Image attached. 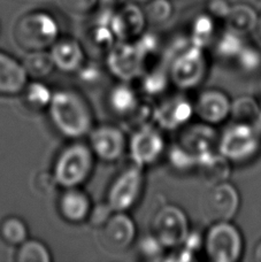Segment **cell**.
Wrapping results in <instances>:
<instances>
[{
  "mask_svg": "<svg viewBox=\"0 0 261 262\" xmlns=\"http://www.w3.org/2000/svg\"><path fill=\"white\" fill-rule=\"evenodd\" d=\"M49 114L54 128L67 138H82L92 130L91 107L85 98L76 90L62 89L53 92Z\"/></svg>",
  "mask_w": 261,
  "mask_h": 262,
  "instance_id": "obj_1",
  "label": "cell"
},
{
  "mask_svg": "<svg viewBox=\"0 0 261 262\" xmlns=\"http://www.w3.org/2000/svg\"><path fill=\"white\" fill-rule=\"evenodd\" d=\"M95 154L90 145L76 142L63 148L55 160L53 177L63 189L78 188L90 177Z\"/></svg>",
  "mask_w": 261,
  "mask_h": 262,
  "instance_id": "obj_2",
  "label": "cell"
},
{
  "mask_svg": "<svg viewBox=\"0 0 261 262\" xmlns=\"http://www.w3.org/2000/svg\"><path fill=\"white\" fill-rule=\"evenodd\" d=\"M15 38L18 45L29 52L46 50L59 38V25L49 12H29L16 23Z\"/></svg>",
  "mask_w": 261,
  "mask_h": 262,
  "instance_id": "obj_3",
  "label": "cell"
},
{
  "mask_svg": "<svg viewBox=\"0 0 261 262\" xmlns=\"http://www.w3.org/2000/svg\"><path fill=\"white\" fill-rule=\"evenodd\" d=\"M207 70L204 49L190 41L188 45L171 54L168 67L170 81L177 88L189 90L204 81Z\"/></svg>",
  "mask_w": 261,
  "mask_h": 262,
  "instance_id": "obj_4",
  "label": "cell"
},
{
  "mask_svg": "<svg viewBox=\"0 0 261 262\" xmlns=\"http://www.w3.org/2000/svg\"><path fill=\"white\" fill-rule=\"evenodd\" d=\"M204 247L209 260L236 262L243 252V238L230 221L215 222L204 238Z\"/></svg>",
  "mask_w": 261,
  "mask_h": 262,
  "instance_id": "obj_5",
  "label": "cell"
},
{
  "mask_svg": "<svg viewBox=\"0 0 261 262\" xmlns=\"http://www.w3.org/2000/svg\"><path fill=\"white\" fill-rule=\"evenodd\" d=\"M217 147L219 152L229 161H248L260 148L259 131L252 124L236 122L223 133Z\"/></svg>",
  "mask_w": 261,
  "mask_h": 262,
  "instance_id": "obj_6",
  "label": "cell"
},
{
  "mask_svg": "<svg viewBox=\"0 0 261 262\" xmlns=\"http://www.w3.org/2000/svg\"><path fill=\"white\" fill-rule=\"evenodd\" d=\"M144 185L143 167L133 162L114 180L107 194V206L112 212H128L142 194Z\"/></svg>",
  "mask_w": 261,
  "mask_h": 262,
  "instance_id": "obj_7",
  "label": "cell"
},
{
  "mask_svg": "<svg viewBox=\"0 0 261 262\" xmlns=\"http://www.w3.org/2000/svg\"><path fill=\"white\" fill-rule=\"evenodd\" d=\"M106 64L113 76L129 82L145 74L146 58L135 41L119 40L108 50Z\"/></svg>",
  "mask_w": 261,
  "mask_h": 262,
  "instance_id": "obj_8",
  "label": "cell"
},
{
  "mask_svg": "<svg viewBox=\"0 0 261 262\" xmlns=\"http://www.w3.org/2000/svg\"><path fill=\"white\" fill-rule=\"evenodd\" d=\"M152 231L166 249L181 246L190 232L184 210L175 205L162 206L153 217Z\"/></svg>",
  "mask_w": 261,
  "mask_h": 262,
  "instance_id": "obj_9",
  "label": "cell"
},
{
  "mask_svg": "<svg viewBox=\"0 0 261 262\" xmlns=\"http://www.w3.org/2000/svg\"><path fill=\"white\" fill-rule=\"evenodd\" d=\"M164 136L152 124H143L132 135L128 143L130 158L134 163L146 167L156 163L165 152Z\"/></svg>",
  "mask_w": 261,
  "mask_h": 262,
  "instance_id": "obj_10",
  "label": "cell"
},
{
  "mask_svg": "<svg viewBox=\"0 0 261 262\" xmlns=\"http://www.w3.org/2000/svg\"><path fill=\"white\" fill-rule=\"evenodd\" d=\"M240 194L234 185L227 182L211 186L203 201V213L208 221H231L240 208Z\"/></svg>",
  "mask_w": 261,
  "mask_h": 262,
  "instance_id": "obj_11",
  "label": "cell"
},
{
  "mask_svg": "<svg viewBox=\"0 0 261 262\" xmlns=\"http://www.w3.org/2000/svg\"><path fill=\"white\" fill-rule=\"evenodd\" d=\"M89 136L93 154L105 162L118 161L128 147L123 131L114 125H100L92 129Z\"/></svg>",
  "mask_w": 261,
  "mask_h": 262,
  "instance_id": "obj_12",
  "label": "cell"
},
{
  "mask_svg": "<svg viewBox=\"0 0 261 262\" xmlns=\"http://www.w3.org/2000/svg\"><path fill=\"white\" fill-rule=\"evenodd\" d=\"M146 22L144 9L136 3L127 2L115 9L110 27L118 40H134L143 34Z\"/></svg>",
  "mask_w": 261,
  "mask_h": 262,
  "instance_id": "obj_13",
  "label": "cell"
},
{
  "mask_svg": "<svg viewBox=\"0 0 261 262\" xmlns=\"http://www.w3.org/2000/svg\"><path fill=\"white\" fill-rule=\"evenodd\" d=\"M194 113V106L183 96L167 98L153 108V120L165 130H176L189 122Z\"/></svg>",
  "mask_w": 261,
  "mask_h": 262,
  "instance_id": "obj_14",
  "label": "cell"
},
{
  "mask_svg": "<svg viewBox=\"0 0 261 262\" xmlns=\"http://www.w3.org/2000/svg\"><path fill=\"white\" fill-rule=\"evenodd\" d=\"M136 235V224L127 212H112L102 229V239L114 251L127 250L134 243Z\"/></svg>",
  "mask_w": 261,
  "mask_h": 262,
  "instance_id": "obj_15",
  "label": "cell"
},
{
  "mask_svg": "<svg viewBox=\"0 0 261 262\" xmlns=\"http://www.w3.org/2000/svg\"><path fill=\"white\" fill-rule=\"evenodd\" d=\"M179 144L186 151L197 159L206 156L208 153L216 152L219 140L216 131L212 128V124H195L186 128L182 133Z\"/></svg>",
  "mask_w": 261,
  "mask_h": 262,
  "instance_id": "obj_16",
  "label": "cell"
},
{
  "mask_svg": "<svg viewBox=\"0 0 261 262\" xmlns=\"http://www.w3.org/2000/svg\"><path fill=\"white\" fill-rule=\"evenodd\" d=\"M231 112V102L226 93L219 90L202 92L194 104V113L205 123L217 124L225 121Z\"/></svg>",
  "mask_w": 261,
  "mask_h": 262,
  "instance_id": "obj_17",
  "label": "cell"
},
{
  "mask_svg": "<svg viewBox=\"0 0 261 262\" xmlns=\"http://www.w3.org/2000/svg\"><path fill=\"white\" fill-rule=\"evenodd\" d=\"M51 55L55 64V68L64 73L78 72L84 64L85 54L80 41L64 37L58 38L57 41L51 46Z\"/></svg>",
  "mask_w": 261,
  "mask_h": 262,
  "instance_id": "obj_18",
  "label": "cell"
},
{
  "mask_svg": "<svg viewBox=\"0 0 261 262\" xmlns=\"http://www.w3.org/2000/svg\"><path fill=\"white\" fill-rule=\"evenodd\" d=\"M59 210L64 220L80 223L90 216L92 204L89 195L78 188L64 189L59 199Z\"/></svg>",
  "mask_w": 261,
  "mask_h": 262,
  "instance_id": "obj_19",
  "label": "cell"
},
{
  "mask_svg": "<svg viewBox=\"0 0 261 262\" xmlns=\"http://www.w3.org/2000/svg\"><path fill=\"white\" fill-rule=\"evenodd\" d=\"M28 75L22 63L0 52V95H17L25 90Z\"/></svg>",
  "mask_w": 261,
  "mask_h": 262,
  "instance_id": "obj_20",
  "label": "cell"
},
{
  "mask_svg": "<svg viewBox=\"0 0 261 262\" xmlns=\"http://www.w3.org/2000/svg\"><path fill=\"white\" fill-rule=\"evenodd\" d=\"M197 169L199 177L207 186L223 183L230 176L229 160L221 153L212 152L198 159Z\"/></svg>",
  "mask_w": 261,
  "mask_h": 262,
  "instance_id": "obj_21",
  "label": "cell"
},
{
  "mask_svg": "<svg viewBox=\"0 0 261 262\" xmlns=\"http://www.w3.org/2000/svg\"><path fill=\"white\" fill-rule=\"evenodd\" d=\"M141 102L137 93L125 82L115 85L108 93V105L111 110L120 116H132Z\"/></svg>",
  "mask_w": 261,
  "mask_h": 262,
  "instance_id": "obj_22",
  "label": "cell"
},
{
  "mask_svg": "<svg viewBox=\"0 0 261 262\" xmlns=\"http://www.w3.org/2000/svg\"><path fill=\"white\" fill-rule=\"evenodd\" d=\"M226 21L230 29L238 31L241 34H248L258 27L259 14L248 4L238 3L231 5L230 12Z\"/></svg>",
  "mask_w": 261,
  "mask_h": 262,
  "instance_id": "obj_23",
  "label": "cell"
},
{
  "mask_svg": "<svg viewBox=\"0 0 261 262\" xmlns=\"http://www.w3.org/2000/svg\"><path fill=\"white\" fill-rule=\"evenodd\" d=\"M28 77L40 79L53 72L55 68L52 55L50 52H46L45 50L40 51H30L29 54L25 58V61L22 62Z\"/></svg>",
  "mask_w": 261,
  "mask_h": 262,
  "instance_id": "obj_24",
  "label": "cell"
},
{
  "mask_svg": "<svg viewBox=\"0 0 261 262\" xmlns=\"http://www.w3.org/2000/svg\"><path fill=\"white\" fill-rule=\"evenodd\" d=\"M230 115L236 122L255 125L261 115V106L251 97H241L231 104Z\"/></svg>",
  "mask_w": 261,
  "mask_h": 262,
  "instance_id": "obj_25",
  "label": "cell"
},
{
  "mask_svg": "<svg viewBox=\"0 0 261 262\" xmlns=\"http://www.w3.org/2000/svg\"><path fill=\"white\" fill-rule=\"evenodd\" d=\"M215 30V18L208 13H202L194 17L191 27L190 39L199 48H205L211 41Z\"/></svg>",
  "mask_w": 261,
  "mask_h": 262,
  "instance_id": "obj_26",
  "label": "cell"
},
{
  "mask_svg": "<svg viewBox=\"0 0 261 262\" xmlns=\"http://www.w3.org/2000/svg\"><path fill=\"white\" fill-rule=\"evenodd\" d=\"M0 236L7 244L20 246L28 239V228L20 217L9 216L0 226Z\"/></svg>",
  "mask_w": 261,
  "mask_h": 262,
  "instance_id": "obj_27",
  "label": "cell"
},
{
  "mask_svg": "<svg viewBox=\"0 0 261 262\" xmlns=\"http://www.w3.org/2000/svg\"><path fill=\"white\" fill-rule=\"evenodd\" d=\"M142 89L148 97H156L166 91L170 81L168 68L159 67L142 76Z\"/></svg>",
  "mask_w": 261,
  "mask_h": 262,
  "instance_id": "obj_28",
  "label": "cell"
},
{
  "mask_svg": "<svg viewBox=\"0 0 261 262\" xmlns=\"http://www.w3.org/2000/svg\"><path fill=\"white\" fill-rule=\"evenodd\" d=\"M23 91L27 105L34 110H44L49 107L53 97V92L50 88L39 81L27 84Z\"/></svg>",
  "mask_w": 261,
  "mask_h": 262,
  "instance_id": "obj_29",
  "label": "cell"
},
{
  "mask_svg": "<svg viewBox=\"0 0 261 262\" xmlns=\"http://www.w3.org/2000/svg\"><path fill=\"white\" fill-rule=\"evenodd\" d=\"M52 256L45 244L35 239H27L20 245L16 254L17 262H51Z\"/></svg>",
  "mask_w": 261,
  "mask_h": 262,
  "instance_id": "obj_30",
  "label": "cell"
},
{
  "mask_svg": "<svg viewBox=\"0 0 261 262\" xmlns=\"http://www.w3.org/2000/svg\"><path fill=\"white\" fill-rule=\"evenodd\" d=\"M243 34L235 31L229 28V30L223 32L216 43V52L222 58H235L244 48Z\"/></svg>",
  "mask_w": 261,
  "mask_h": 262,
  "instance_id": "obj_31",
  "label": "cell"
},
{
  "mask_svg": "<svg viewBox=\"0 0 261 262\" xmlns=\"http://www.w3.org/2000/svg\"><path fill=\"white\" fill-rule=\"evenodd\" d=\"M144 9L147 22L160 25L166 22L173 14L174 7L170 0H151Z\"/></svg>",
  "mask_w": 261,
  "mask_h": 262,
  "instance_id": "obj_32",
  "label": "cell"
},
{
  "mask_svg": "<svg viewBox=\"0 0 261 262\" xmlns=\"http://www.w3.org/2000/svg\"><path fill=\"white\" fill-rule=\"evenodd\" d=\"M169 162L176 170L188 171L197 167V159L177 143L169 149Z\"/></svg>",
  "mask_w": 261,
  "mask_h": 262,
  "instance_id": "obj_33",
  "label": "cell"
},
{
  "mask_svg": "<svg viewBox=\"0 0 261 262\" xmlns=\"http://www.w3.org/2000/svg\"><path fill=\"white\" fill-rule=\"evenodd\" d=\"M139 253L145 260L159 261L164 259V253L166 247L161 244V242L153 235L144 237L139 242L138 245Z\"/></svg>",
  "mask_w": 261,
  "mask_h": 262,
  "instance_id": "obj_34",
  "label": "cell"
},
{
  "mask_svg": "<svg viewBox=\"0 0 261 262\" xmlns=\"http://www.w3.org/2000/svg\"><path fill=\"white\" fill-rule=\"evenodd\" d=\"M236 61L240 68L246 73H253L258 70L261 66V53L258 49L251 45H244L238 55L236 57Z\"/></svg>",
  "mask_w": 261,
  "mask_h": 262,
  "instance_id": "obj_35",
  "label": "cell"
},
{
  "mask_svg": "<svg viewBox=\"0 0 261 262\" xmlns=\"http://www.w3.org/2000/svg\"><path fill=\"white\" fill-rule=\"evenodd\" d=\"M57 4L69 14L85 15L99 6V0H57Z\"/></svg>",
  "mask_w": 261,
  "mask_h": 262,
  "instance_id": "obj_36",
  "label": "cell"
},
{
  "mask_svg": "<svg viewBox=\"0 0 261 262\" xmlns=\"http://www.w3.org/2000/svg\"><path fill=\"white\" fill-rule=\"evenodd\" d=\"M116 37L110 26L95 25L91 31V41L98 48L110 50L115 43Z\"/></svg>",
  "mask_w": 261,
  "mask_h": 262,
  "instance_id": "obj_37",
  "label": "cell"
},
{
  "mask_svg": "<svg viewBox=\"0 0 261 262\" xmlns=\"http://www.w3.org/2000/svg\"><path fill=\"white\" fill-rule=\"evenodd\" d=\"M135 43L138 46V49L141 50V52L145 55L146 59L150 55L155 54L158 51V48H159V39L152 32H143L141 36H138L135 39Z\"/></svg>",
  "mask_w": 261,
  "mask_h": 262,
  "instance_id": "obj_38",
  "label": "cell"
},
{
  "mask_svg": "<svg viewBox=\"0 0 261 262\" xmlns=\"http://www.w3.org/2000/svg\"><path fill=\"white\" fill-rule=\"evenodd\" d=\"M231 4L228 0H208L206 3V13L214 18L226 20L230 12Z\"/></svg>",
  "mask_w": 261,
  "mask_h": 262,
  "instance_id": "obj_39",
  "label": "cell"
},
{
  "mask_svg": "<svg viewBox=\"0 0 261 262\" xmlns=\"http://www.w3.org/2000/svg\"><path fill=\"white\" fill-rule=\"evenodd\" d=\"M182 245L185 246L186 249H189L190 251L194 252V253H197L204 245V238L197 231H190Z\"/></svg>",
  "mask_w": 261,
  "mask_h": 262,
  "instance_id": "obj_40",
  "label": "cell"
},
{
  "mask_svg": "<svg viewBox=\"0 0 261 262\" xmlns=\"http://www.w3.org/2000/svg\"><path fill=\"white\" fill-rule=\"evenodd\" d=\"M78 73H80L83 81L86 82L96 81L100 76V72L98 70V68L93 67V66H88V67L82 66V68L78 70Z\"/></svg>",
  "mask_w": 261,
  "mask_h": 262,
  "instance_id": "obj_41",
  "label": "cell"
},
{
  "mask_svg": "<svg viewBox=\"0 0 261 262\" xmlns=\"http://www.w3.org/2000/svg\"><path fill=\"white\" fill-rule=\"evenodd\" d=\"M254 260L261 262V242L259 243L254 250Z\"/></svg>",
  "mask_w": 261,
  "mask_h": 262,
  "instance_id": "obj_42",
  "label": "cell"
},
{
  "mask_svg": "<svg viewBox=\"0 0 261 262\" xmlns=\"http://www.w3.org/2000/svg\"><path fill=\"white\" fill-rule=\"evenodd\" d=\"M132 2L136 3V4H146L148 2H151V0H132Z\"/></svg>",
  "mask_w": 261,
  "mask_h": 262,
  "instance_id": "obj_43",
  "label": "cell"
},
{
  "mask_svg": "<svg viewBox=\"0 0 261 262\" xmlns=\"http://www.w3.org/2000/svg\"><path fill=\"white\" fill-rule=\"evenodd\" d=\"M258 30H259V34L261 35V15H259V22H258Z\"/></svg>",
  "mask_w": 261,
  "mask_h": 262,
  "instance_id": "obj_44",
  "label": "cell"
}]
</instances>
